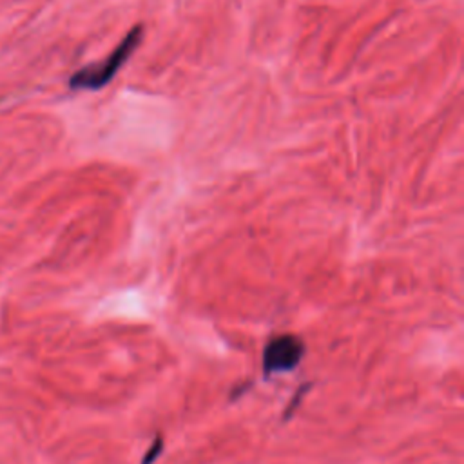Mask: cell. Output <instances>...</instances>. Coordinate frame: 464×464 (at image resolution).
Listing matches in <instances>:
<instances>
[{
	"mask_svg": "<svg viewBox=\"0 0 464 464\" xmlns=\"http://www.w3.org/2000/svg\"><path fill=\"white\" fill-rule=\"evenodd\" d=\"M141 33H143L141 25L132 27L125 34V38L118 44V47L103 62L91 63L76 71L69 78V85L72 89H91V91L107 85L112 80V76L121 69V65L130 58L138 44L141 42Z\"/></svg>",
	"mask_w": 464,
	"mask_h": 464,
	"instance_id": "cell-1",
	"label": "cell"
},
{
	"mask_svg": "<svg viewBox=\"0 0 464 464\" xmlns=\"http://www.w3.org/2000/svg\"><path fill=\"white\" fill-rule=\"evenodd\" d=\"M303 352H304V344L299 337L290 334L274 337L265 346V352H263L265 375H270L274 372L292 370L303 357Z\"/></svg>",
	"mask_w": 464,
	"mask_h": 464,
	"instance_id": "cell-2",
	"label": "cell"
}]
</instances>
